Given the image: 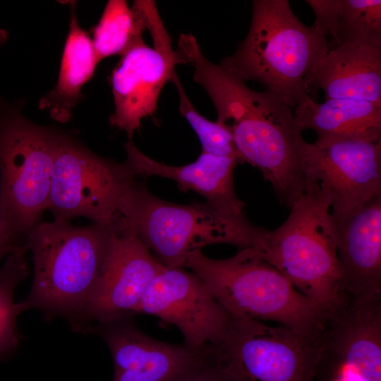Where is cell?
I'll return each instance as SVG.
<instances>
[{
	"mask_svg": "<svg viewBox=\"0 0 381 381\" xmlns=\"http://www.w3.org/2000/svg\"><path fill=\"white\" fill-rule=\"evenodd\" d=\"M121 219L117 213L110 222L83 226L55 219L35 226L23 243L32 253L34 279L28 295L16 303L18 314L38 309L47 320L66 318L73 327L95 287Z\"/></svg>",
	"mask_w": 381,
	"mask_h": 381,
	"instance_id": "1",
	"label": "cell"
},
{
	"mask_svg": "<svg viewBox=\"0 0 381 381\" xmlns=\"http://www.w3.org/2000/svg\"><path fill=\"white\" fill-rule=\"evenodd\" d=\"M328 50L327 37L314 23H302L288 1L255 0L247 36L220 65L293 109L309 96L310 80Z\"/></svg>",
	"mask_w": 381,
	"mask_h": 381,
	"instance_id": "2",
	"label": "cell"
},
{
	"mask_svg": "<svg viewBox=\"0 0 381 381\" xmlns=\"http://www.w3.org/2000/svg\"><path fill=\"white\" fill-rule=\"evenodd\" d=\"M133 177L116 203L120 214L165 267H183L192 253L212 244L253 248L263 229L244 214L227 213L207 202L181 205L153 195Z\"/></svg>",
	"mask_w": 381,
	"mask_h": 381,
	"instance_id": "3",
	"label": "cell"
},
{
	"mask_svg": "<svg viewBox=\"0 0 381 381\" xmlns=\"http://www.w3.org/2000/svg\"><path fill=\"white\" fill-rule=\"evenodd\" d=\"M290 208L286 221L273 231L264 229L253 248L301 294L329 313L344 297L329 201L315 181Z\"/></svg>",
	"mask_w": 381,
	"mask_h": 381,
	"instance_id": "4",
	"label": "cell"
},
{
	"mask_svg": "<svg viewBox=\"0 0 381 381\" xmlns=\"http://www.w3.org/2000/svg\"><path fill=\"white\" fill-rule=\"evenodd\" d=\"M183 268L202 280L231 318L273 321L313 338L324 321L326 314L253 248L225 259L197 251Z\"/></svg>",
	"mask_w": 381,
	"mask_h": 381,
	"instance_id": "5",
	"label": "cell"
},
{
	"mask_svg": "<svg viewBox=\"0 0 381 381\" xmlns=\"http://www.w3.org/2000/svg\"><path fill=\"white\" fill-rule=\"evenodd\" d=\"M22 107L0 99V220L18 245L48 208L62 131L30 121Z\"/></svg>",
	"mask_w": 381,
	"mask_h": 381,
	"instance_id": "6",
	"label": "cell"
},
{
	"mask_svg": "<svg viewBox=\"0 0 381 381\" xmlns=\"http://www.w3.org/2000/svg\"><path fill=\"white\" fill-rule=\"evenodd\" d=\"M230 130L240 162L258 169L279 200L291 207L315 181L313 144L306 142L293 111L267 92Z\"/></svg>",
	"mask_w": 381,
	"mask_h": 381,
	"instance_id": "7",
	"label": "cell"
},
{
	"mask_svg": "<svg viewBox=\"0 0 381 381\" xmlns=\"http://www.w3.org/2000/svg\"><path fill=\"white\" fill-rule=\"evenodd\" d=\"M205 349L230 381H313L320 355L315 338L236 318Z\"/></svg>",
	"mask_w": 381,
	"mask_h": 381,
	"instance_id": "8",
	"label": "cell"
},
{
	"mask_svg": "<svg viewBox=\"0 0 381 381\" xmlns=\"http://www.w3.org/2000/svg\"><path fill=\"white\" fill-rule=\"evenodd\" d=\"M134 176L117 163L90 150L75 133L61 131L52 171L47 210L55 220L85 217L92 222L113 219L125 183Z\"/></svg>",
	"mask_w": 381,
	"mask_h": 381,
	"instance_id": "9",
	"label": "cell"
},
{
	"mask_svg": "<svg viewBox=\"0 0 381 381\" xmlns=\"http://www.w3.org/2000/svg\"><path fill=\"white\" fill-rule=\"evenodd\" d=\"M313 381H381V295H344L316 336Z\"/></svg>",
	"mask_w": 381,
	"mask_h": 381,
	"instance_id": "10",
	"label": "cell"
},
{
	"mask_svg": "<svg viewBox=\"0 0 381 381\" xmlns=\"http://www.w3.org/2000/svg\"><path fill=\"white\" fill-rule=\"evenodd\" d=\"M164 267L122 217L95 287L72 327L90 332L95 325L135 315Z\"/></svg>",
	"mask_w": 381,
	"mask_h": 381,
	"instance_id": "11",
	"label": "cell"
},
{
	"mask_svg": "<svg viewBox=\"0 0 381 381\" xmlns=\"http://www.w3.org/2000/svg\"><path fill=\"white\" fill-rule=\"evenodd\" d=\"M157 317L176 327L184 344L202 350L216 341L231 316L202 280L183 267H164L153 279L135 314Z\"/></svg>",
	"mask_w": 381,
	"mask_h": 381,
	"instance_id": "12",
	"label": "cell"
},
{
	"mask_svg": "<svg viewBox=\"0 0 381 381\" xmlns=\"http://www.w3.org/2000/svg\"><path fill=\"white\" fill-rule=\"evenodd\" d=\"M133 316L94 326L114 363L113 381H191L210 364L206 350L166 343L140 331Z\"/></svg>",
	"mask_w": 381,
	"mask_h": 381,
	"instance_id": "13",
	"label": "cell"
},
{
	"mask_svg": "<svg viewBox=\"0 0 381 381\" xmlns=\"http://www.w3.org/2000/svg\"><path fill=\"white\" fill-rule=\"evenodd\" d=\"M311 167L334 219L381 195V138H346L314 143Z\"/></svg>",
	"mask_w": 381,
	"mask_h": 381,
	"instance_id": "14",
	"label": "cell"
},
{
	"mask_svg": "<svg viewBox=\"0 0 381 381\" xmlns=\"http://www.w3.org/2000/svg\"><path fill=\"white\" fill-rule=\"evenodd\" d=\"M179 64L176 50L150 47L143 40L123 53L110 76L115 106L110 124L132 140L141 121L156 112L160 92Z\"/></svg>",
	"mask_w": 381,
	"mask_h": 381,
	"instance_id": "15",
	"label": "cell"
},
{
	"mask_svg": "<svg viewBox=\"0 0 381 381\" xmlns=\"http://www.w3.org/2000/svg\"><path fill=\"white\" fill-rule=\"evenodd\" d=\"M333 219L344 293L381 295V195Z\"/></svg>",
	"mask_w": 381,
	"mask_h": 381,
	"instance_id": "16",
	"label": "cell"
},
{
	"mask_svg": "<svg viewBox=\"0 0 381 381\" xmlns=\"http://www.w3.org/2000/svg\"><path fill=\"white\" fill-rule=\"evenodd\" d=\"M124 147L127 154L124 162L134 176H157L171 179L181 190H193L203 196L206 202L227 213L245 214V205L238 198L234 187V171L240 162L237 158L201 152L192 163L170 166L143 154L132 140H128Z\"/></svg>",
	"mask_w": 381,
	"mask_h": 381,
	"instance_id": "17",
	"label": "cell"
},
{
	"mask_svg": "<svg viewBox=\"0 0 381 381\" xmlns=\"http://www.w3.org/2000/svg\"><path fill=\"white\" fill-rule=\"evenodd\" d=\"M319 89L326 99L364 100L381 106V48L346 44L329 49L310 80L309 97Z\"/></svg>",
	"mask_w": 381,
	"mask_h": 381,
	"instance_id": "18",
	"label": "cell"
},
{
	"mask_svg": "<svg viewBox=\"0 0 381 381\" xmlns=\"http://www.w3.org/2000/svg\"><path fill=\"white\" fill-rule=\"evenodd\" d=\"M292 111L302 131L312 129L317 133L315 143L346 138H381V106L370 102L329 99L318 103L307 95Z\"/></svg>",
	"mask_w": 381,
	"mask_h": 381,
	"instance_id": "19",
	"label": "cell"
},
{
	"mask_svg": "<svg viewBox=\"0 0 381 381\" xmlns=\"http://www.w3.org/2000/svg\"><path fill=\"white\" fill-rule=\"evenodd\" d=\"M75 2L71 3L69 30L64 44L57 83L39 101L38 107L51 118L67 122L82 97L81 90L99 64L92 40L78 22Z\"/></svg>",
	"mask_w": 381,
	"mask_h": 381,
	"instance_id": "20",
	"label": "cell"
},
{
	"mask_svg": "<svg viewBox=\"0 0 381 381\" xmlns=\"http://www.w3.org/2000/svg\"><path fill=\"white\" fill-rule=\"evenodd\" d=\"M146 30L140 1L131 8L125 0H109L97 24L92 28V46L98 62L114 55L121 56L143 39Z\"/></svg>",
	"mask_w": 381,
	"mask_h": 381,
	"instance_id": "21",
	"label": "cell"
},
{
	"mask_svg": "<svg viewBox=\"0 0 381 381\" xmlns=\"http://www.w3.org/2000/svg\"><path fill=\"white\" fill-rule=\"evenodd\" d=\"M24 245L9 253L0 268V359L8 358L18 349L20 337L17 329L18 314L14 291L29 274Z\"/></svg>",
	"mask_w": 381,
	"mask_h": 381,
	"instance_id": "22",
	"label": "cell"
},
{
	"mask_svg": "<svg viewBox=\"0 0 381 381\" xmlns=\"http://www.w3.org/2000/svg\"><path fill=\"white\" fill-rule=\"evenodd\" d=\"M346 44H363L381 48L380 0H341L337 36L332 48Z\"/></svg>",
	"mask_w": 381,
	"mask_h": 381,
	"instance_id": "23",
	"label": "cell"
},
{
	"mask_svg": "<svg viewBox=\"0 0 381 381\" xmlns=\"http://www.w3.org/2000/svg\"><path fill=\"white\" fill-rule=\"evenodd\" d=\"M171 82L178 92L179 111L197 134L201 144L202 152L214 156L234 157L239 160L230 130L217 121L206 119L197 111L188 97L176 71Z\"/></svg>",
	"mask_w": 381,
	"mask_h": 381,
	"instance_id": "24",
	"label": "cell"
},
{
	"mask_svg": "<svg viewBox=\"0 0 381 381\" xmlns=\"http://www.w3.org/2000/svg\"><path fill=\"white\" fill-rule=\"evenodd\" d=\"M306 2L313 8L316 19L314 24L327 37H330L335 41L341 0H307Z\"/></svg>",
	"mask_w": 381,
	"mask_h": 381,
	"instance_id": "25",
	"label": "cell"
},
{
	"mask_svg": "<svg viewBox=\"0 0 381 381\" xmlns=\"http://www.w3.org/2000/svg\"><path fill=\"white\" fill-rule=\"evenodd\" d=\"M191 381H230L229 379L210 361V364Z\"/></svg>",
	"mask_w": 381,
	"mask_h": 381,
	"instance_id": "26",
	"label": "cell"
},
{
	"mask_svg": "<svg viewBox=\"0 0 381 381\" xmlns=\"http://www.w3.org/2000/svg\"><path fill=\"white\" fill-rule=\"evenodd\" d=\"M22 245H18L4 228L0 220V260Z\"/></svg>",
	"mask_w": 381,
	"mask_h": 381,
	"instance_id": "27",
	"label": "cell"
},
{
	"mask_svg": "<svg viewBox=\"0 0 381 381\" xmlns=\"http://www.w3.org/2000/svg\"><path fill=\"white\" fill-rule=\"evenodd\" d=\"M7 39V33L5 30L0 29V45L6 42Z\"/></svg>",
	"mask_w": 381,
	"mask_h": 381,
	"instance_id": "28",
	"label": "cell"
}]
</instances>
